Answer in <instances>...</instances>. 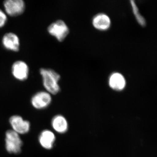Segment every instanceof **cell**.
<instances>
[{"label":"cell","mask_w":157,"mask_h":157,"mask_svg":"<svg viewBox=\"0 0 157 157\" xmlns=\"http://www.w3.org/2000/svg\"><path fill=\"white\" fill-rule=\"evenodd\" d=\"M40 74L42 76L43 86L50 94L56 95L60 91L59 82L61 76L52 69L41 68Z\"/></svg>","instance_id":"cell-1"},{"label":"cell","mask_w":157,"mask_h":157,"mask_svg":"<svg viewBox=\"0 0 157 157\" xmlns=\"http://www.w3.org/2000/svg\"><path fill=\"white\" fill-rule=\"evenodd\" d=\"M6 150L10 154H17L21 151L22 141L19 134L13 130H8L6 134Z\"/></svg>","instance_id":"cell-2"},{"label":"cell","mask_w":157,"mask_h":157,"mask_svg":"<svg viewBox=\"0 0 157 157\" xmlns=\"http://www.w3.org/2000/svg\"><path fill=\"white\" fill-rule=\"evenodd\" d=\"M48 32L59 42H62L67 37L70 33V29L63 21L58 20L51 24L48 27Z\"/></svg>","instance_id":"cell-3"},{"label":"cell","mask_w":157,"mask_h":157,"mask_svg":"<svg viewBox=\"0 0 157 157\" xmlns=\"http://www.w3.org/2000/svg\"><path fill=\"white\" fill-rule=\"evenodd\" d=\"M6 13L11 17L21 15L25 11V4L22 0H7L4 2Z\"/></svg>","instance_id":"cell-4"},{"label":"cell","mask_w":157,"mask_h":157,"mask_svg":"<svg viewBox=\"0 0 157 157\" xmlns=\"http://www.w3.org/2000/svg\"><path fill=\"white\" fill-rule=\"evenodd\" d=\"M52 101V97L47 91H40L37 93L31 99V103L34 108L43 109L48 107Z\"/></svg>","instance_id":"cell-5"},{"label":"cell","mask_w":157,"mask_h":157,"mask_svg":"<svg viewBox=\"0 0 157 157\" xmlns=\"http://www.w3.org/2000/svg\"><path fill=\"white\" fill-rule=\"evenodd\" d=\"M13 131L18 134H26L29 132L30 128V124L28 121L24 120L22 117L18 115L11 117L9 120Z\"/></svg>","instance_id":"cell-6"},{"label":"cell","mask_w":157,"mask_h":157,"mask_svg":"<svg viewBox=\"0 0 157 157\" xmlns=\"http://www.w3.org/2000/svg\"><path fill=\"white\" fill-rule=\"evenodd\" d=\"M13 76L19 81H25L28 78L29 68L25 62L17 61L14 62L11 67Z\"/></svg>","instance_id":"cell-7"},{"label":"cell","mask_w":157,"mask_h":157,"mask_svg":"<svg viewBox=\"0 0 157 157\" xmlns=\"http://www.w3.org/2000/svg\"><path fill=\"white\" fill-rule=\"evenodd\" d=\"M92 23L94 27L98 30L106 31L110 28L111 21L107 14L100 13L93 17Z\"/></svg>","instance_id":"cell-8"},{"label":"cell","mask_w":157,"mask_h":157,"mask_svg":"<svg viewBox=\"0 0 157 157\" xmlns=\"http://www.w3.org/2000/svg\"><path fill=\"white\" fill-rule=\"evenodd\" d=\"M108 84L113 90L121 91L123 90L126 86V79L121 73L113 72L109 76Z\"/></svg>","instance_id":"cell-9"},{"label":"cell","mask_w":157,"mask_h":157,"mask_svg":"<svg viewBox=\"0 0 157 157\" xmlns=\"http://www.w3.org/2000/svg\"><path fill=\"white\" fill-rule=\"evenodd\" d=\"M2 43L4 48L8 50L17 52L19 50L20 40L16 34L7 33L3 36Z\"/></svg>","instance_id":"cell-10"},{"label":"cell","mask_w":157,"mask_h":157,"mask_svg":"<svg viewBox=\"0 0 157 157\" xmlns=\"http://www.w3.org/2000/svg\"><path fill=\"white\" fill-rule=\"evenodd\" d=\"M55 140V135L50 130H44L39 135V143L43 148L46 149H51L53 147Z\"/></svg>","instance_id":"cell-11"},{"label":"cell","mask_w":157,"mask_h":157,"mask_svg":"<svg viewBox=\"0 0 157 157\" xmlns=\"http://www.w3.org/2000/svg\"><path fill=\"white\" fill-rule=\"evenodd\" d=\"M52 126L54 130L59 133L63 134L67 132L68 124L67 120L61 115L55 116L52 121Z\"/></svg>","instance_id":"cell-12"},{"label":"cell","mask_w":157,"mask_h":157,"mask_svg":"<svg viewBox=\"0 0 157 157\" xmlns=\"http://www.w3.org/2000/svg\"><path fill=\"white\" fill-rule=\"evenodd\" d=\"M130 4L132 7V11L135 15L136 21L141 27H144L147 25L146 20L139 12L138 7L135 1L133 0L130 1Z\"/></svg>","instance_id":"cell-13"},{"label":"cell","mask_w":157,"mask_h":157,"mask_svg":"<svg viewBox=\"0 0 157 157\" xmlns=\"http://www.w3.org/2000/svg\"><path fill=\"white\" fill-rule=\"evenodd\" d=\"M7 20L8 18L6 12L0 9V28H2L6 25Z\"/></svg>","instance_id":"cell-14"}]
</instances>
